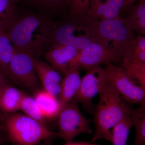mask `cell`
I'll return each mask as SVG.
<instances>
[{
  "label": "cell",
  "instance_id": "6da1fadb",
  "mask_svg": "<svg viewBox=\"0 0 145 145\" xmlns=\"http://www.w3.org/2000/svg\"><path fill=\"white\" fill-rule=\"evenodd\" d=\"M55 22L54 18L33 9L18 7L4 34L14 49L40 59L50 49Z\"/></svg>",
  "mask_w": 145,
  "mask_h": 145
},
{
  "label": "cell",
  "instance_id": "7a4b0ae2",
  "mask_svg": "<svg viewBox=\"0 0 145 145\" xmlns=\"http://www.w3.org/2000/svg\"><path fill=\"white\" fill-rule=\"evenodd\" d=\"M99 94L100 100L93 113L95 130L92 141L103 139L111 142L113 129L132 109L108 79Z\"/></svg>",
  "mask_w": 145,
  "mask_h": 145
},
{
  "label": "cell",
  "instance_id": "3957f363",
  "mask_svg": "<svg viewBox=\"0 0 145 145\" xmlns=\"http://www.w3.org/2000/svg\"><path fill=\"white\" fill-rule=\"evenodd\" d=\"M99 21L88 15L70 17L56 21L52 31L50 48L56 46H70L81 50L89 45H102Z\"/></svg>",
  "mask_w": 145,
  "mask_h": 145
},
{
  "label": "cell",
  "instance_id": "277c9868",
  "mask_svg": "<svg viewBox=\"0 0 145 145\" xmlns=\"http://www.w3.org/2000/svg\"><path fill=\"white\" fill-rule=\"evenodd\" d=\"M2 125L8 140L14 145H37L45 139L58 137V133L22 113L6 114Z\"/></svg>",
  "mask_w": 145,
  "mask_h": 145
},
{
  "label": "cell",
  "instance_id": "5b68a950",
  "mask_svg": "<svg viewBox=\"0 0 145 145\" xmlns=\"http://www.w3.org/2000/svg\"><path fill=\"white\" fill-rule=\"evenodd\" d=\"M99 34L103 46L111 49L118 57L128 59L135 43L134 32L126 26L120 16L99 21Z\"/></svg>",
  "mask_w": 145,
  "mask_h": 145
},
{
  "label": "cell",
  "instance_id": "8992f818",
  "mask_svg": "<svg viewBox=\"0 0 145 145\" xmlns=\"http://www.w3.org/2000/svg\"><path fill=\"white\" fill-rule=\"evenodd\" d=\"M34 59L27 53L14 49L8 67V80L29 91L39 90L40 83L36 73Z\"/></svg>",
  "mask_w": 145,
  "mask_h": 145
},
{
  "label": "cell",
  "instance_id": "52a82bcc",
  "mask_svg": "<svg viewBox=\"0 0 145 145\" xmlns=\"http://www.w3.org/2000/svg\"><path fill=\"white\" fill-rule=\"evenodd\" d=\"M57 119L58 137L66 143L71 142L81 133L90 134L92 132L90 120L83 115L78 104L73 102L63 105Z\"/></svg>",
  "mask_w": 145,
  "mask_h": 145
},
{
  "label": "cell",
  "instance_id": "ba28073f",
  "mask_svg": "<svg viewBox=\"0 0 145 145\" xmlns=\"http://www.w3.org/2000/svg\"><path fill=\"white\" fill-rule=\"evenodd\" d=\"M107 79L127 103L145 104V88L131 78L121 66L112 63L104 68Z\"/></svg>",
  "mask_w": 145,
  "mask_h": 145
},
{
  "label": "cell",
  "instance_id": "9c48e42d",
  "mask_svg": "<svg viewBox=\"0 0 145 145\" xmlns=\"http://www.w3.org/2000/svg\"><path fill=\"white\" fill-rule=\"evenodd\" d=\"M82 78L80 88L71 102L80 103L86 110L93 114L95 106L93 100L107 80L104 68L97 67L87 71Z\"/></svg>",
  "mask_w": 145,
  "mask_h": 145
},
{
  "label": "cell",
  "instance_id": "30bf717a",
  "mask_svg": "<svg viewBox=\"0 0 145 145\" xmlns=\"http://www.w3.org/2000/svg\"><path fill=\"white\" fill-rule=\"evenodd\" d=\"M122 59L111 49L97 43H93L80 50L71 70L80 68L87 71L102 65L121 63Z\"/></svg>",
  "mask_w": 145,
  "mask_h": 145
},
{
  "label": "cell",
  "instance_id": "8fae6325",
  "mask_svg": "<svg viewBox=\"0 0 145 145\" xmlns=\"http://www.w3.org/2000/svg\"><path fill=\"white\" fill-rule=\"evenodd\" d=\"M80 50L70 46L61 45L52 47L44 56L50 65L64 76L71 69L72 63Z\"/></svg>",
  "mask_w": 145,
  "mask_h": 145
},
{
  "label": "cell",
  "instance_id": "7c38bea8",
  "mask_svg": "<svg viewBox=\"0 0 145 145\" xmlns=\"http://www.w3.org/2000/svg\"><path fill=\"white\" fill-rule=\"evenodd\" d=\"M36 73L43 89L59 98L63 78L48 64L40 59H34Z\"/></svg>",
  "mask_w": 145,
  "mask_h": 145
},
{
  "label": "cell",
  "instance_id": "4fadbf2b",
  "mask_svg": "<svg viewBox=\"0 0 145 145\" xmlns=\"http://www.w3.org/2000/svg\"><path fill=\"white\" fill-rule=\"evenodd\" d=\"M66 0H18L19 5L47 16L61 20L69 17L65 8Z\"/></svg>",
  "mask_w": 145,
  "mask_h": 145
},
{
  "label": "cell",
  "instance_id": "5bb4252c",
  "mask_svg": "<svg viewBox=\"0 0 145 145\" xmlns=\"http://www.w3.org/2000/svg\"><path fill=\"white\" fill-rule=\"evenodd\" d=\"M125 0H93L88 16L98 21L113 19L119 16Z\"/></svg>",
  "mask_w": 145,
  "mask_h": 145
},
{
  "label": "cell",
  "instance_id": "9a60e30c",
  "mask_svg": "<svg viewBox=\"0 0 145 145\" xmlns=\"http://www.w3.org/2000/svg\"><path fill=\"white\" fill-rule=\"evenodd\" d=\"M126 16L122 20L127 28L138 35H145V0H139L135 5L125 7Z\"/></svg>",
  "mask_w": 145,
  "mask_h": 145
},
{
  "label": "cell",
  "instance_id": "2e32d148",
  "mask_svg": "<svg viewBox=\"0 0 145 145\" xmlns=\"http://www.w3.org/2000/svg\"><path fill=\"white\" fill-rule=\"evenodd\" d=\"M34 97L46 119L57 118L62 106L57 97L44 89L36 91Z\"/></svg>",
  "mask_w": 145,
  "mask_h": 145
},
{
  "label": "cell",
  "instance_id": "e0dca14e",
  "mask_svg": "<svg viewBox=\"0 0 145 145\" xmlns=\"http://www.w3.org/2000/svg\"><path fill=\"white\" fill-rule=\"evenodd\" d=\"M80 69H71L64 76L61 93L58 98L62 105L71 102L80 88L82 80Z\"/></svg>",
  "mask_w": 145,
  "mask_h": 145
},
{
  "label": "cell",
  "instance_id": "ac0fdd59",
  "mask_svg": "<svg viewBox=\"0 0 145 145\" xmlns=\"http://www.w3.org/2000/svg\"><path fill=\"white\" fill-rule=\"evenodd\" d=\"M25 94L20 89L8 84L0 99V110L5 115L20 110L21 103Z\"/></svg>",
  "mask_w": 145,
  "mask_h": 145
},
{
  "label": "cell",
  "instance_id": "d6986e66",
  "mask_svg": "<svg viewBox=\"0 0 145 145\" xmlns=\"http://www.w3.org/2000/svg\"><path fill=\"white\" fill-rule=\"evenodd\" d=\"M130 116L135 127V136L133 145H145V104L131 109Z\"/></svg>",
  "mask_w": 145,
  "mask_h": 145
},
{
  "label": "cell",
  "instance_id": "ffe728a7",
  "mask_svg": "<svg viewBox=\"0 0 145 145\" xmlns=\"http://www.w3.org/2000/svg\"><path fill=\"white\" fill-rule=\"evenodd\" d=\"M18 5V0H0V34H4L12 22Z\"/></svg>",
  "mask_w": 145,
  "mask_h": 145
},
{
  "label": "cell",
  "instance_id": "44dd1931",
  "mask_svg": "<svg viewBox=\"0 0 145 145\" xmlns=\"http://www.w3.org/2000/svg\"><path fill=\"white\" fill-rule=\"evenodd\" d=\"M130 114L125 116L113 129L111 142L113 145H126L130 130L133 126Z\"/></svg>",
  "mask_w": 145,
  "mask_h": 145
},
{
  "label": "cell",
  "instance_id": "7402d4cb",
  "mask_svg": "<svg viewBox=\"0 0 145 145\" xmlns=\"http://www.w3.org/2000/svg\"><path fill=\"white\" fill-rule=\"evenodd\" d=\"M121 67L131 78L145 88V63L123 58Z\"/></svg>",
  "mask_w": 145,
  "mask_h": 145
},
{
  "label": "cell",
  "instance_id": "603a6c76",
  "mask_svg": "<svg viewBox=\"0 0 145 145\" xmlns=\"http://www.w3.org/2000/svg\"><path fill=\"white\" fill-rule=\"evenodd\" d=\"M14 51V48L8 38L5 34H0V70L7 78Z\"/></svg>",
  "mask_w": 145,
  "mask_h": 145
},
{
  "label": "cell",
  "instance_id": "cb8c5ba5",
  "mask_svg": "<svg viewBox=\"0 0 145 145\" xmlns=\"http://www.w3.org/2000/svg\"><path fill=\"white\" fill-rule=\"evenodd\" d=\"M20 110L25 115L47 126L46 119L42 114L34 97L25 94L21 103Z\"/></svg>",
  "mask_w": 145,
  "mask_h": 145
},
{
  "label": "cell",
  "instance_id": "d4e9b609",
  "mask_svg": "<svg viewBox=\"0 0 145 145\" xmlns=\"http://www.w3.org/2000/svg\"><path fill=\"white\" fill-rule=\"evenodd\" d=\"M93 1L66 0V9L70 17L88 15Z\"/></svg>",
  "mask_w": 145,
  "mask_h": 145
},
{
  "label": "cell",
  "instance_id": "484cf974",
  "mask_svg": "<svg viewBox=\"0 0 145 145\" xmlns=\"http://www.w3.org/2000/svg\"><path fill=\"white\" fill-rule=\"evenodd\" d=\"M128 59L145 63V36H136L135 45Z\"/></svg>",
  "mask_w": 145,
  "mask_h": 145
},
{
  "label": "cell",
  "instance_id": "4316f807",
  "mask_svg": "<svg viewBox=\"0 0 145 145\" xmlns=\"http://www.w3.org/2000/svg\"><path fill=\"white\" fill-rule=\"evenodd\" d=\"M9 84L8 79L7 78L3 72L0 70V99L2 94L3 91L5 89L6 87ZM5 115L3 114L0 110V125H3V120L5 117Z\"/></svg>",
  "mask_w": 145,
  "mask_h": 145
},
{
  "label": "cell",
  "instance_id": "83f0119b",
  "mask_svg": "<svg viewBox=\"0 0 145 145\" xmlns=\"http://www.w3.org/2000/svg\"><path fill=\"white\" fill-rule=\"evenodd\" d=\"M8 136L3 125H0V145L9 142Z\"/></svg>",
  "mask_w": 145,
  "mask_h": 145
},
{
  "label": "cell",
  "instance_id": "f1b7e54d",
  "mask_svg": "<svg viewBox=\"0 0 145 145\" xmlns=\"http://www.w3.org/2000/svg\"><path fill=\"white\" fill-rule=\"evenodd\" d=\"M138 0H125L124 7H128L133 5L134 3Z\"/></svg>",
  "mask_w": 145,
  "mask_h": 145
},
{
  "label": "cell",
  "instance_id": "f546056e",
  "mask_svg": "<svg viewBox=\"0 0 145 145\" xmlns=\"http://www.w3.org/2000/svg\"><path fill=\"white\" fill-rule=\"evenodd\" d=\"M65 145H99L98 144H93L88 143H66Z\"/></svg>",
  "mask_w": 145,
  "mask_h": 145
},
{
  "label": "cell",
  "instance_id": "4dcf8cb0",
  "mask_svg": "<svg viewBox=\"0 0 145 145\" xmlns=\"http://www.w3.org/2000/svg\"></svg>",
  "mask_w": 145,
  "mask_h": 145
}]
</instances>
